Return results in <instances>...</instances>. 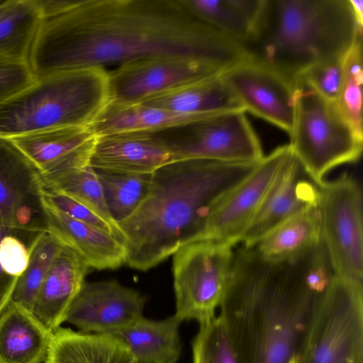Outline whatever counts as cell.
<instances>
[{"label": "cell", "mask_w": 363, "mask_h": 363, "mask_svg": "<svg viewBox=\"0 0 363 363\" xmlns=\"http://www.w3.org/2000/svg\"><path fill=\"white\" fill-rule=\"evenodd\" d=\"M164 56L228 69L247 53L200 19L186 0H77L63 13L43 20L28 64L38 79Z\"/></svg>", "instance_id": "cell-1"}, {"label": "cell", "mask_w": 363, "mask_h": 363, "mask_svg": "<svg viewBox=\"0 0 363 363\" xmlns=\"http://www.w3.org/2000/svg\"><path fill=\"white\" fill-rule=\"evenodd\" d=\"M322 295L290 261L269 262L254 247H240L219 306L240 363L297 357Z\"/></svg>", "instance_id": "cell-2"}, {"label": "cell", "mask_w": 363, "mask_h": 363, "mask_svg": "<svg viewBox=\"0 0 363 363\" xmlns=\"http://www.w3.org/2000/svg\"><path fill=\"white\" fill-rule=\"evenodd\" d=\"M259 162L190 159L172 162L155 172L143 203L117 224L125 264L147 271L196 241L216 205Z\"/></svg>", "instance_id": "cell-3"}, {"label": "cell", "mask_w": 363, "mask_h": 363, "mask_svg": "<svg viewBox=\"0 0 363 363\" xmlns=\"http://www.w3.org/2000/svg\"><path fill=\"white\" fill-rule=\"evenodd\" d=\"M362 31L350 0H262L242 47L296 84L312 66L345 54Z\"/></svg>", "instance_id": "cell-4"}, {"label": "cell", "mask_w": 363, "mask_h": 363, "mask_svg": "<svg viewBox=\"0 0 363 363\" xmlns=\"http://www.w3.org/2000/svg\"><path fill=\"white\" fill-rule=\"evenodd\" d=\"M110 102L108 71L90 67L35 82L0 102V137L90 127Z\"/></svg>", "instance_id": "cell-5"}, {"label": "cell", "mask_w": 363, "mask_h": 363, "mask_svg": "<svg viewBox=\"0 0 363 363\" xmlns=\"http://www.w3.org/2000/svg\"><path fill=\"white\" fill-rule=\"evenodd\" d=\"M292 154L318 186L334 168L357 162L363 150L359 133L337 108L302 81L296 83Z\"/></svg>", "instance_id": "cell-6"}, {"label": "cell", "mask_w": 363, "mask_h": 363, "mask_svg": "<svg viewBox=\"0 0 363 363\" xmlns=\"http://www.w3.org/2000/svg\"><path fill=\"white\" fill-rule=\"evenodd\" d=\"M296 358L298 363H363V283L335 274Z\"/></svg>", "instance_id": "cell-7"}, {"label": "cell", "mask_w": 363, "mask_h": 363, "mask_svg": "<svg viewBox=\"0 0 363 363\" xmlns=\"http://www.w3.org/2000/svg\"><path fill=\"white\" fill-rule=\"evenodd\" d=\"M233 247L199 240L185 244L173 254L174 315L181 322L195 320L201 323L215 316L231 272Z\"/></svg>", "instance_id": "cell-8"}, {"label": "cell", "mask_w": 363, "mask_h": 363, "mask_svg": "<svg viewBox=\"0 0 363 363\" xmlns=\"http://www.w3.org/2000/svg\"><path fill=\"white\" fill-rule=\"evenodd\" d=\"M319 206L322 242L335 274L363 283L362 192L357 179L347 174L324 181Z\"/></svg>", "instance_id": "cell-9"}, {"label": "cell", "mask_w": 363, "mask_h": 363, "mask_svg": "<svg viewBox=\"0 0 363 363\" xmlns=\"http://www.w3.org/2000/svg\"><path fill=\"white\" fill-rule=\"evenodd\" d=\"M187 128V136L167 139L175 160L258 162L264 157L259 139L242 110L211 113Z\"/></svg>", "instance_id": "cell-10"}, {"label": "cell", "mask_w": 363, "mask_h": 363, "mask_svg": "<svg viewBox=\"0 0 363 363\" xmlns=\"http://www.w3.org/2000/svg\"><path fill=\"white\" fill-rule=\"evenodd\" d=\"M293 156L289 144L275 148L213 208L196 240L240 242L277 176Z\"/></svg>", "instance_id": "cell-11"}, {"label": "cell", "mask_w": 363, "mask_h": 363, "mask_svg": "<svg viewBox=\"0 0 363 363\" xmlns=\"http://www.w3.org/2000/svg\"><path fill=\"white\" fill-rule=\"evenodd\" d=\"M226 70L213 63L186 57H155L129 61L108 72L109 103L135 104L150 96Z\"/></svg>", "instance_id": "cell-12"}, {"label": "cell", "mask_w": 363, "mask_h": 363, "mask_svg": "<svg viewBox=\"0 0 363 363\" xmlns=\"http://www.w3.org/2000/svg\"><path fill=\"white\" fill-rule=\"evenodd\" d=\"M244 111L291 133L296 84L250 57L222 73Z\"/></svg>", "instance_id": "cell-13"}, {"label": "cell", "mask_w": 363, "mask_h": 363, "mask_svg": "<svg viewBox=\"0 0 363 363\" xmlns=\"http://www.w3.org/2000/svg\"><path fill=\"white\" fill-rule=\"evenodd\" d=\"M145 302L139 291L116 280L84 281L65 321L81 332L113 335L142 318Z\"/></svg>", "instance_id": "cell-14"}, {"label": "cell", "mask_w": 363, "mask_h": 363, "mask_svg": "<svg viewBox=\"0 0 363 363\" xmlns=\"http://www.w3.org/2000/svg\"><path fill=\"white\" fill-rule=\"evenodd\" d=\"M41 174L8 138L0 137V225L46 230Z\"/></svg>", "instance_id": "cell-15"}, {"label": "cell", "mask_w": 363, "mask_h": 363, "mask_svg": "<svg viewBox=\"0 0 363 363\" xmlns=\"http://www.w3.org/2000/svg\"><path fill=\"white\" fill-rule=\"evenodd\" d=\"M319 187L293 155L273 182L240 242L254 247L277 226L303 208L319 203Z\"/></svg>", "instance_id": "cell-16"}, {"label": "cell", "mask_w": 363, "mask_h": 363, "mask_svg": "<svg viewBox=\"0 0 363 363\" xmlns=\"http://www.w3.org/2000/svg\"><path fill=\"white\" fill-rule=\"evenodd\" d=\"M174 161L173 149L161 133L123 132L96 136L89 165L104 172L153 174Z\"/></svg>", "instance_id": "cell-17"}, {"label": "cell", "mask_w": 363, "mask_h": 363, "mask_svg": "<svg viewBox=\"0 0 363 363\" xmlns=\"http://www.w3.org/2000/svg\"><path fill=\"white\" fill-rule=\"evenodd\" d=\"M41 175L64 173L89 165L96 140L86 127H64L10 139Z\"/></svg>", "instance_id": "cell-18"}, {"label": "cell", "mask_w": 363, "mask_h": 363, "mask_svg": "<svg viewBox=\"0 0 363 363\" xmlns=\"http://www.w3.org/2000/svg\"><path fill=\"white\" fill-rule=\"evenodd\" d=\"M46 231L77 252L92 268L114 269L125 264L124 246L112 235L80 222L42 196Z\"/></svg>", "instance_id": "cell-19"}, {"label": "cell", "mask_w": 363, "mask_h": 363, "mask_svg": "<svg viewBox=\"0 0 363 363\" xmlns=\"http://www.w3.org/2000/svg\"><path fill=\"white\" fill-rule=\"evenodd\" d=\"M89 269L85 260L66 245L55 257L32 309L33 315L50 331L65 322L67 310Z\"/></svg>", "instance_id": "cell-20"}, {"label": "cell", "mask_w": 363, "mask_h": 363, "mask_svg": "<svg viewBox=\"0 0 363 363\" xmlns=\"http://www.w3.org/2000/svg\"><path fill=\"white\" fill-rule=\"evenodd\" d=\"M52 337L33 313L10 301L0 314V363H42Z\"/></svg>", "instance_id": "cell-21"}, {"label": "cell", "mask_w": 363, "mask_h": 363, "mask_svg": "<svg viewBox=\"0 0 363 363\" xmlns=\"http://www.w3.org/2000/svg\"><path fill=\"white\" fill-rule=\"evenodd\" d=\"M134 357L118 336L58 327L52 332L43 363H132Z\"/></svg>", "instance_id": "cell-22"}, {"label": "cell", "mask_w": 363, "mask_h": 363, "mask_svg": "<svg viewBox=\"0 0 363 363\" xmlns=\"http://www.w3.org/2000/svg\"><path fill=\"white\" fill-rule=\"evenodd\" d=\"M221 75L222 73L189 82L135 104L195 114L244 111Z\"/></svg>", "instance_id": "cell-23"}, {"label": "cell", "mask_w": 363, "mask_h": 363, "mask_svg": "<svg viewBox=\"0 0 363 363\" xmlns=\"http://www.w3.org/2000/svg\"><path fill=\"white\" fill-rule=\"evenodd\" d=\"M321 242L318 203L303 208L277 226L254 248L264 260L283 262L298 257Z\"/></svg>", "instance_id": "cell-24"}, {"label": "cell", "mask_w": 363, "mask_h": 363, "mask_svg": "<svg viewBox=\"0 0 363 363\" xmlns=\"http://www.w3.org/2000/svg\"><path fill=\"white\" fill-rule=\"evenodd\" d=\"M174 315L155 320L143 316L116 333L135 359L157 363H177L182 353L179 326Z\"/></svg>", "instance_id": "cell-25"}, {"label": "cell", "mask_w": 363, "mask_h": 363, "mask_svg": "<svg viewBox=\"0 0 363 363\" xmlns=\"http://www.w3.org/2000/svg\"><path fill=\"white\" fill-rule=\"evenodd\" d=\"M202 21L243 45L256 25L262 0H186Z\"/></svg>", "instance_id": "cell-26"}, {"label": "cell", "mask_w": 363, "mask_h": 363, "mask_svg": "<svg viewBox=\"0 0 363 363\" xmlns=\"http://www.w3.org/2000/svg\"><path fill=\"white\" fill-rule=\"evenodd\" d=\"M42 21L33 0H9L0 14V58L28 64Z\"/></svg>", "instance_id": "cell-27"}, {"label": "cell", "mask_w": 363, "mask_h": 363, "mask_svg": "<svg viewBox=\"0 0 363 363\" xmlns=\"http://www.w3.org/2000/svg\"><path fill=\"white\" fill-rule=\"evenodd\" d=\"M46 230L0 225V314L11 299L30 253Z\"/></svg>", "instance_id": "cell-28"}, {"label": "cell", "mask_w": 363, "mask_h": 363, "mask_svg": "<svg viewBox=\"0 0 363 363\" xmlns=\"http://www.w3.org/2000/svg\"><path fill=\"white\" fill-rule=\"evenodd\" d=\"M95 171L108 210L116 224L129 218L143 203L150 191L154 174Z\"/></svg>", "instance_id": "cell-29"}, {"label": "cell", "mask_w": 363, "mask_h": 363, "mask_svg": "<svg viewBox=\"0 0 363 363\" xmlns=\"http://www.w3.org/2000/svg\"><path fill=\"white\" fill-rule=\"evenodd\" d=\"M41 177L45 190L74 199L119 230L108 210L96 172L90 165L64 173L41 175Z\"/></svg>", "instance_id": "cell-30"}, {"label": "cell", "mask_w": 363, "mask_h": 363, "mask_svg": "<svg viewBox=\"0 0 363 363\" xmlns=\"http://www.w3.org/2000/svg\"><path fill=\"white\" fill-rule=\"evenodd\" d=\"M63 245L50 233H43L30 253L26 269L17 281L11 301L32 312L43 282Z\"/></svg>", "instance_id": "cell-31"}, {"label": "cell", "mask_w": 363, "mask_h": 363, "mask_svg": "<svg viewBox=\"0 0 363 363\" xmlns=\"http://www.w3.org/2000/svg\"><path fill=\"white\" fill-rule=\"evenodd\" d=\"M362 35L345 54L342 82L335 104L357 131L363 135L362 123Z\"/></svg>", "instance_id": "cell-32"}, {"label": "cell", "mask_w": 363, "mask_h": 363, "mask_svg": "<svg viewBox=\"0 0 363 363\" xmlns=\"http://www.w3.org/2000/svg\"><path fill=\"white\" fill-rule=\"evenodd\" d=\"M199 325L191 342L192 363H240L227 326L220 315Z\"/></svg>", "instance_id": "cell-33"}, {"label": "cell", "mask_w": 363, "mask_h": 363, "mask_svg": "<svg viewBox=\"0 0 363 363\" xmlns=\"http://www.w3.org/2000/svg\"><path fill=\"white\" fill-rule=\"evenodd\" d=\"M346 52L312 66L297 82L302 81L326 100L335 103L342 82Z\"/></svg>", "instance_id": "cell-34"}, {"label": "cell", "mask_w": 363, "mask_h": 363, "mask_svg": "<svg viewBox=\"0 0 363 363\" xmlns=\"http://www.w3.org/2000/svg\"><path fill=\"white\" fill-rule=\"evenodd\" d=\"M42 196L47 202L72 218L112 235L123 245V237L119 230L81 203L69 196L48 191L44 189Z\"/></svg>", "instance_id": "cell-35"}, {"label": "cell", "mask_w": 363, "mask_h": 363, "mask_svg": "<svg viewBox=\"0 0 363 363\" xmlns=\"http://www.w3.org/2000/svg\"><path fill=\"white\" fill-rule=\"evenodd\" d=\"M35 80L28 63L0 58V102L28 86Z\"/></svg>", "instance_id": "cell-36"}, {"label": "cell", "mask_w": 363, "mask_h": 363, "mask_svg": "<svg viewBox=\"0 0 363 363\" xmlns=\"http://www.w3.org/2000/svg\"><path fill=\"white\" fill-rule=\"evenodd\" d=\"M77 0H33L43 20L60 15L73 6Z\"/></svg>", "instance_id": "cell-37"}, {"label": "cell", "mask_w": 363, "mask_h": 363, "mask_svg": "<svg viewBox=\"0 0 363 363\" xmlns=\"http://www.w3.org/2000/svg\"><path fill=\"white\" fill-rule=\"evenodd\" d=\"M354 14L359 25L363 28V1L350 0Z\"/></svg>", "instance_id": "cell-38"}, {"label": "cell", "mask_w": 363, "mask_h": 363, "mask_svg": "<svg viewBox=\"0 0 363 363\" xmlns=\"http://www.w3.org/2000/svg\"><path fill=\"white\" fill-rule=\"evenodd\" d=\"M9 0L3 1L0 3V14L4 11L8 5Z\"/></svg>", "instance_id": "cell-39"}, {"label": "cell", "mask_w": 363, "mask_h": 363, "mask_svg": "<svg viewBox=\"0 0 363 363\" xmlns=\"http://www.w3.org/2000/svg\"><path fill=\"white\" fill-rule=\"evenodd\" d=\"M132 363H157V362L134 359Z\"/></svg>", "instance_id": "cell-40"}, {"label": "cell", "mask_w": 363, "mask_h": 363, "mask_svg": "<svg viewBox=\"0 0 363 363\" xmlns=\"http://www.w3.org/2000/svg\"><path fill=\"white\" fill-rule=\"evenodd\" d=\"M289 363H298V360H297V358L296 357H294L292 358Z\"/></svg>", "instance_id": "cell-41"}, {"label": "cell", "mask_w": 363, "mask_h": 363, "mask_svg": "<svg viewBox=\"0 0 363 363\" xmlns=\"http://www.w3.org/2000/svg\"><path fill=\"white\" fill-rule=\"evenodd\" d=\"M1 1H0V3H1Z\"/></svg>", "instance_id": "cell-42"}]
</instances>
